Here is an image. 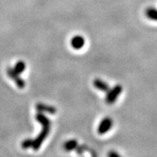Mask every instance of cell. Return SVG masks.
I'll use <instances>...</instances> for the list:
<instances>
[{
    "label": "cell",
    "instance_id": "6da1fadb",
    "mask_svg": "<svg viewBox=\"0 0 157 157\" xmlns=\"http://www.w3.org/2000/svg\"><path fill=\"white\" fill-rule=\"evenodd\" d=\"M35 119L43 126L41 132L38 135L37 137L35 140H33V144H32V147H31L36 151L41 147L42 144L44 143L45 139L49 135L50 130H51V124H51V121L49 120V119L41 112H38L36 116H35Z\"/></svg>",
    "mask_w": 157,
    "mask_h": 157
},
{
    "label": "cell",
    "instance_id": "7a4b0ae2",
    "mask_svg": "<svg viewBox=\"0 0 157 157\" xmlns=\"http://www.w3.org/2000/svg\"><path fill=\"white\" fill-rule=\"evenodd\" d=\"M123 91V87L121 85L117 84L112 89H109L106 95V103L108 104H112L116 101V99L120 96Z\"/></svg>",
    "mask_w": 157,
    "mask_h": 157
},
{
    "label": "cell",
    "instance_id": "3957f363",
    "mask_svg": "<svg viewBox=\"0 0 157 157\" xmlns=\"http://www.w3.org/2000/svg\"><path fill=\"white\" fill-rule=\"evenodd\" d=\"M6 74H7V75L15 82V84L17 85V87H19V88H24L25 84H26L24 80L21 78L20 75H19L18 73L15 72L12 67H7V69H6Z\"/></svg>",
    "mask_w": 157,
    "mask_h": 157
},
{
    "label": "cell",
    "instance_id": "277c9868",
    "mask_svg": "<svg viewBox=\"0 0 157 157\" xmlns=\"http://www.w3.org/2000/svg\"><path fill=\"white\" fill-rule=\"evenodd\" d=\"M112 125H113V121H112V120L111 118H104L101 122H100L99 127H98V133H99V135L106 134L108 131L112 129Z\"/></svg>",
    "mask_w": 157,
    "mask_h": 157
},
{
    "label": "cell",
    "instance_id": "5b68a950",
    "mask_svg": "<svg viewBox=\"0 0 157 157\" xmlns=\"http://www.w3.org/2000/svg\"><path fill=\"white\" fill-rule=\"evenodd\" d=\"M35 108H36L38 112H41V113L47 112V113L49 114H56V108L55 107L51 105H47V104L41 103H37L36 106H35Z\"/></svg>",
    "mask_w": 157,
    "mask_h": 157
},
{
    "label": "cell",
    "instance_id": "8992f818",
    "mask_svg": "<svg viewBox=\"0 0 157 157\" xmlns=\"http://www.w3.org/2000/svg\"><path fill=\"white\" fill-rule=\"evenodd\" d=\"M85 44L84 38L80 35H76L71 40V45L75 50H80Z\"/></svg>",
    "mask_w": 157,
    "mask_h": 157
},
{
    "label": "cell",
    "instance_id": "52a82bcc",
    "mask_svg": "<svg viewBox=\"0 0 157 157\" xmlns=\"http://www.w3.org/2000/svg\"><path fill=\"white\" fill-rule=\"evenodd\" d=\"M94 87L96 89L99 90L101 91H104V92H108V90L110 89V87L106 82L100 79V78H95L93 82Z\"/></svg>",
    "mask_w": 157,
    "mask_h": 157
},
{
    "label": "cell",
    "instance_id": "ba28073f",
    "mask_svg": "<svg viewBox=\"0 0 157 157\" xmlns=\"http://www.w3.org/2000/svg\"><path fill=\"white\" fill-rule=\"evenodd\" d=\"M78 142L75 140H70L67 141L66 143H64L63 148L65 151H71L73 150H75L76 147H78Z\"/></svg>",
    "mask_w": 157,
    "mask_h": 157
},
{
    "label": "cell",
    "instance_id": "9c48e42d",
    "mask_svg": "<svg viewBox=\"0 0 157 157\" xmlns=\"http://www.w3.org/2000/svg\"><path fill=\"white\" fill-rule=\"evenodd\" d=\"M145 15L147 19L157 22V9L155 7H148L146 9Z\"/></svg>",
    "mask_w": 157,
    "mask_h": 157
},
{
    "label": "cell",
    "instance_id": "30bf717a",
    "mask_svg": "<svg viewBox=\"0 0 157 157\" xmlns=\"http://www.w3.org/2000/svg\"><path fill=\"white\" fill-rule=\"evenodd\" d=\"M14 71H15V72L18 73L19 75L22 74L26 69V63H25L23 61H19V62H17L16 64L15 65V67H13Z\"/></svg>",
    "mask_w": 157,
    "mask_h": 157
},
{
    "label": "cell",
    "instance_id": "8fae6325",
    "mask_svg": "<svg viewBox=\"0 0 157 157\" xmlns=\"http://www.w3.org/2000/svg\"><path fill=\"white\" fill-rule=\"evenodd\" d=\"M32 144H33V140L32 139H27L22 143V147L24 149L29 148L32 147Z\"/></svg>",
    "mask_w": 157,
    "mask_h": 157
},
{
    "label": "cell",
    "instance_id": "7c38bea8",
    "mask_svg": "<svg viewBox=\"0 0 157 157\" xmlns=\"http://www.w3.org/2000/svg\"><path fill=\"white\" fill-rule=\"evenodd\" d=\"M108 155L109 156H119V154L115 151H111L108 153Z\"/></svg>",
    "mask_w": 157,
    "mask_h": 157
}]
</instances>
